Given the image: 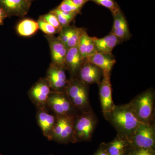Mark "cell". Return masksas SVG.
<instances>
[{"instance_id": "1", "label": "cell", "mask_w": 155, "mask_h": 155, "mask_svg": "<svg viewBox=\"0 0 155 155\" xmlns=\"http://www.w3.org/2000/svg\"><path fill=\"white\" fill-rule=\"evenodd\" d=\"M104 116L116 128L118 135L126 139L130 144V140L141 123L134 113L130 104L115 105L113 110Z\"/></svg>"}, {"instance_id": "2", "label": "cell", "mask_w": 155, "mask_h": 155, "mask_svg": "<svg viewBox=\"0 0 155 155\" xmlns=\"http://www.w3.org/2000/svg\"><path fill=\"white\" fill-rule=\"evenodd\" d=\"M88 85L77 77L69 79L65 92L72 104L80 113L91 110L89 99Z\"/></svg>"}, {"instance_id": "3", "label": "cell", "mask_w": 155, "mask_h": 155, "mask_svg": "<svg viewBox=\"0 0 155 155\" xmlns=\"http://www.w3.org/2000/svg\"><path fill=\"white\" fill-rule=\"evenodd\" d=\"M139 121L141 123H152L154 104V93L151 89L141 93L130 103Z\"/></svg>"}, {"instance_id": "4", "label": "cell", "mask_w": 155, "mask_h": 155, "mask_svg": "<svg viewBox=\"0 0 155 155\" xmlns=\"http://www.w3.org/2000/svg\"><path fill=\"white\" fill-rule=\"evenodd\" d=\"M97 124L96 117L92 110L76 114L74 119L72 143L89 140Z\"/></svg>"}, {"instance_id": "5", "label": "cell", "mask_w": 155, "mask_h": 155, "mask_svg": "<svg viewBox=\"0 0 155 155\" xmlns=\"http://www.w3.org/2000/svg\"><path fill=\"white\" fill-rule=\"evenodd\" d=\"M76 115L56 116L51 140L62 143L72 142L74 119Z\"/></svg>"}, {"instance_id": "6", "label": "cell", "mask_w": 155, "mask_h": 155, "mask_svg": "<svg viewBox=\"0 0 155 155\" xmlns=\"http://www.w3.org/2000/svg\"><path fill=\"white\" fill-rule=\"evenodd\" d=\"M46 106L56 116L77 114V110L65 91L52 92Z\"/></svg>"}, {"instance_id": "7", "label": "cell", "mask_w": 155, "mask_h": 155, "mask_svg": "<svg viewBox=\"0 0 155 155\" xmlns=\"http://www.w3.org/2000/svg\"><path fill=\"white\" fill-rule=\"evenodd\" d=\"M155 143L154 125L152 123H141L136 130L130 143L134 147L153 149Z\"/></svg>"}, {"instance_id": "8", "label": "cell", "mask_w": 155, "mask_h": 155, "mask_svg": "<svg viewBox=\"0 0 155 155\" xmlns=\"http://www.w3.org/2000/svg\"><path fill=\"white\" fill-rule=\"evenodd\" d=\"M51 89L46 78H40L31 87L28 92V95L31 101L37 107L46 106L50 94L51 93Z\"/></svg>"}, {"instance_id": "9", "label": "cell", "mask_w": 155, "mask_h": 155, "mask_svg": "<svg viewBox=\"0 0 155 155\" xmlns=\"http://www.w3.org/2000/svg\"><path fill=\"white\" fill-rule=\"evenodd\" d=\"M65 67L51 63L47 72L46 78L52 91H65L69 80L67 79Z\"/></svg>"}, {"instance_id": "10", "label": "cell", "mask_w": 155, "mask_h": 155, "mask_svg": "<svg viewBox=\"0 0 155 155\" xmlns=\"http://www.w3.org/2000/svg\"><path fill=\"white\" fill-rule=\"evenodd\" d=\"M110 75L111 73H104L102 79L98 84L100 101L104 115L113 110L116 105L112 97Z\"/></svg>"}, {"instance_id": "11", "label": "cell", "mask_w": 155, "mask_h": 155, "mask_svg": "<svg viewBox=\"0 0 155 155\" xmlns=\"http://www.w3.org/2000/svg\"><path fill=\"white\" fill-rule=\"evenodd\" d=\"M51 110L47 107H36V119L38 124L43 135L51 140L52 134L56 121V115L50 113Z\"/></svg>"}, {"instance_id": "12", "label": "cell", "mask_w": 155, "mask_h": 155, "mask_svg": "<svg viewBox=\"0 0 155 155\" xmlns=\"http://www.w3.org/2000/svg\"><path fill=\"white\" fill-rule=\"evenodd\" d=\"M47 39L52 58L51 64L65 67V58L68 48L61 40L54 35H46Z\"/></svg>"}, {"instance_id": "13", "label": "cell", "mask_w": 155, "mask_h": 155, "mask_svg": "<svg viewBox=\"0 0 155 155\" xmlns=\"http://www.w3.org/2000/svg\"><path fill=\"white\" fill-rule=\"evenodd\" d=\"M104 75L102 69L94 64L84 61L81 67L77 78L86 84H99Z\"/></svg>"}, {"instance_id": "14", "label": "cell", "mask_w": 155, "mask_h": 155, "mask_svg": "<svg viewBox=\"0 0 155 155\" xmlns=\"http://www.w3.org/2000/svg\"><path fill=\"white\" fill-rule=\"evenodd\" d=\"M31 3L29 0H0V7L8 17H22L28 13Z\"/></svg>"}, {"instance_id": "15", "label": "cell", "mask_w": 155, "mask_h": 155, "mask_svg": "<svg viewBox=\"0 0 155 155\" xmlns=\"http://www.w3.org/2000/svg\"><path fill=\"white\" fill-rule=\"evenodd\" d=\"M84 62L77 46L68 49L65 58V66L71 78L77 77L81 67Z\"/></svg>"}, {"instance_id": "16", "label": "cell", "mask_w": 155, "mask_h": 155, "mask_svg": "<svg viewBox=\"0 0 155 155\" xmlns=\"http://www.w3.org/2000/svg\"><path fill=\"white\" fill-rule=\"evenodd\" d=\"M112 15L114 17V24L110 34L115 35L122 41L129 39L130 33L129 27L121 9Z\"/></svg>"}, {"instance_id": "17", "label": "cell", "mask_w": 155, "mask_h": 155, "mask_svg": "<svg viewBox=\"0 0 155 155\" xmlns=\"http://www.w3.org/2000/svg\"><path fill=\"white\" fill-rule=\"evenodd\" d=\"M84 61L94 64L103 70L104 73H111L116 60L112 54L97 52L84 59Z\"/></svg>"}, {"instance_id": "18", "label": "cell", "mask_w": 155, "mask_h": 155, "mask_svg": "<svg viewBox=\"0 0 155 155\" xmlns=\"http://www.w3.org/2000/svg\"><path fill=\"white\" fill-rule=\"evenodd\" d=\"M84 30L74 25H69L62 28L58 37L66 45L68 49L77 46L78 41Z\"/></svg>"}, {"instance_id": "19", "label": "cell", "mask_w": 155, "mask_h": 155, "mask_svg": "<svg viewBox=\"0 0 155 155\" xmlns=\"http://www.w3.org/2000/svg\"><path fill=\"white\" fill-rule=\"evenodd\" d=\"M93 39L97 52L106 54H112L114 48L122 42L118 38L111 34L101 38L93 37Z\"/></svg>"}, {"instance_id": "20", "label": "cell", "mask_w": 155, "mask_h": 155, "mask_svg": "<svg viewBox=\"0 0 155 155\" xmlns=\"http://www.w3.org/2000/svg\"><path fill=\"white\" fill-rule=\"evenodd\" d=\"M77 47L84 59L97 53L93 37L89 36L85 30L79 38Z\"/></svg>"}, {"instance_id": "21", "label": "cell", "mask_w": 155, "mask_h": 155, "mask_svg": "<svg viewBox=\"0 0 155 155\" xmlns=\"http://www.w3.org/2000/svg\"><path fill=\"white\" fill-rule=\"evenodd\" d=\"M38 29V22L30 19H23L17 26V33L20 36L23 37L31 36L36 33Z\"/></svg>"}, {"instance_id": "22", "label": "cell", "mask_w": 155, "mask_h": 155, "mask_svg": "<svg viewBox=\"0 0 155 155\" xmlns=\"http://www.w3.org/2000/svg\"><path fill=\"white\" fill-rule=\"evenodd\" d=\"M128 144L130 143L126 139L118 135L114 141L109 143L106 150L109 155H119L124 153Z\"/></svg>"}, {"instance_id": "23", "label": "cell", "mask_w": 155, "mask_h": 155, "mask_svg": "<svg viewBox=\"0 0 155 155\" xmlns=\"http://www.w3.org/2000/svg\"><path fill=\"white\" fill-rule=\"evenodd\" d=\"M58 18L62 28L69 26L78 15L76 13H67L58 10L57 8L51 11Z\"/></svg>"}, {"instance_id": "24", "label": "cell", "mask_w": 155, "mask_h": 155, "mask_svg": "<svg viewBox=\"0 0 155 155\" xmlns=\"http://www.w3.org/2000/svg\"><path fill=\"white\" fill-rule=\"evenodd\" d=\"M57 8L60 11L67 13L78 14L80 13L82 8L76 5L72 0H64L57 7Z\"/></svg>"}, {"instance_id": "25", "label": "cell", "mask_w": 155, "mask_h": 155, "mask_svg": "<svg viewBox=\"0 0 155 155\" xmlns=\"http://www.w3.org/2000/svg\"><path fill=\"white\" fill-rule=\"evenodd\" d=\"M37 22L39 29H41L47 35H54L60 32V31L48 23L41 17H40Z\"/></svg>"}, {"instance_id": "26", "label": "cell", "mask_w": 155, "mask_h": 155, "mask_svg": "<svg viewBox=\"0 0 155 155\" xmlns=\"http://www.w3.org/2000/svg\"><path fill=\"white\" fill-rule=\"evenodd\" d=\"M97 5H101L109 9L112 14L116 13L120 10V8L114 0H90Z\"/></svg>"}, {"instance_id": "27", "label": "cell", "mask_w": 155, "mask_h": 155, "mask_svg": "<svg viewBox=\"0 0 155 155\" xmlns=\"http://www.w3.org/2000/svg\"><path fill=\"white\" fill-rule=\"evenodd\" d=\"M41 17L58 30L61 31L62 29V27L58 21V18L56 17V15L54 13H52L51 11L47 14L41 16Z\"/></svg>"}, {"instance_id": "28", "label": "cell", "mask_w": 155, "mask_h": 155, "mask_svg": "<svg viewBox=\"0 0 155 155\" xmlns=\"http://www.w3.org/2000/svg\"><path fill=\"white\" fill-rule=\"evenodd\" d=\"M128 155H155V151L153 149L134 147Z\"/></svg>"}, {"instance_id": "29", "label": "cell", "mask_w": 155, "mask_h": 155, "mask_svg": "<svg viewBox=\"0 0 155 155\" xmlns=\"http://www.w3.org/2000/svg\"><path fill=\"white\" fill-rule=\"evenodd\" d=\"M9 17L7 13L0 7V25L4 24V21L7 17Z\"/></svg>"}, {"instance_id": "30", "label": "cell", "mask_w": 155, "mask_h": 155, "mask_svg": "<svg viewBox=\"0 0 155 155\" xmlns=\"http://www.w3.org/2000/svg\"><path fill=\"white\" fill-rule=\"evenodd\" d=\"M72 1L76 5L82 8V7L88 1H90V0H72Z\"/></svg>"}, {"instance_id": "31", "label": "cell", "mask_w": 155, "mask_h": 155, "mask_svg": "<svg viewBox=\"0 0 155 155\" xmlns=\"http://www.w3.org/2000/svg\"><path fill=\"white\" fill-rule=\"evenodd\" d=\"M94 155H109L106 150H101Z\"/></svg>"}, {"instance_id": "32", "label": "cell", "mask_w": 155, "mask_h": 155, "mask_svg": "<svg viewBox=\"0 0 155 155\" xmlns=\"http://www.w3.org/2000/svg\"><path fill=\"white\" fill-rule=\"evenodd\" d=\"M119 155H125L124 154V153H122V154H120Z\"/></svg>"}, {"instance_id": "33", "label": "cell", "mask_w": 155, "mask_h": 155, "mask_svg": "<svg viewBox=\"0 0 155 155\" xmlns=\"http://www.w3.org/2000/svg\"><path fill=\"white\" fill-rule=\"evenodd\" d=\"M29 1H30L31 2H32V1H34V0H29Z\"/></svg>"}, {"instance_id": "34", "label": "cell", "mask_w": 155, "mask_h": 155, "mask_svg": "<svg viewBox=\"0 0 155 155\" xmlns=\"http://www.w3.org/2000/svg\"></svg>"}]
</instances>
